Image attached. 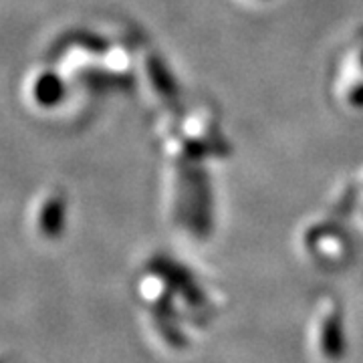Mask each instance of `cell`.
I'll list each match as a JSON object with an SVG mask.
<instances>
[{"mask_svg": "<svg viewBox=\"0 0 363 363\" xmlns=\"http://www.w3.org/2000/svg\"><path fill=\"white\" fill-rule=\"evenodd\" d=\"M309 343L321 363L343 362L347 353L345 313L335 295H321L313 313Z\"/></svg>", "mask_w": 363, "mask_h": 363, "instance_id": "cell-1", "label": "cell"}, {"mask_svg": "<svg viewBox=\"0 0 363 363\" xmlns=\"http://www.w3.org/2000/svg\"><path fill=\"white\" fill-rule=\"evenodd\" d=\"M305 248L309 250L315 262L337 269L350 259V242L341 230L333 226H315L305 234Z\"/></svg>", "mask_w": 363, "mask_h": 363, "instance_id": "cell-2", "label": "cell"}, {"mask_svg": "<svg viewBox=\"0 0 363 363\" xmlns=\"http://www.w3.org/2000/svg\"><path fill=\"white\" fill-rule=\"evenodd\" d=\"M65 224V202L61 196H49L39 208L37 230L45 238H57Z\"/></svg>", "mask_w": 363, "mask_h": 363, "instance_id": "cell-3", "label": "cell"}, {"mask_svg": "<svg viewBox=\"0 0 363 363\" xmlns=\"http://www.w3.org/2000/svg\"><path fill=\"white\" fill-rule=\"evenodd\" d=\"M33 97L43 107H51V105L57 104L63 97V85H61L59 77L51 75V73H43L40 77L35 79V83H33Z\"/></svg>", "mask_w": 363, "mask_h": 363, "instance_id": "cell-4", "label": "cell"}, {"mask_svg": "<svg viewBox=\"0 0 363 363\" xmlns=\"http://www.w3.org/2000/svg\"><path fill=\"white\" fill-rule=\"evenodd\" d=\"M147 71H150V79H152L154 87H156V91L162 95V97L169 99V97H174V95H176L172 77L168 75V71H166L164 63H160L157 59H152V61H150V65H147Z\"/></svg>", "mask_w": 363, "mask_h": 363, "instance_id": "cell-5", "label": "cell"}]
</instances>
